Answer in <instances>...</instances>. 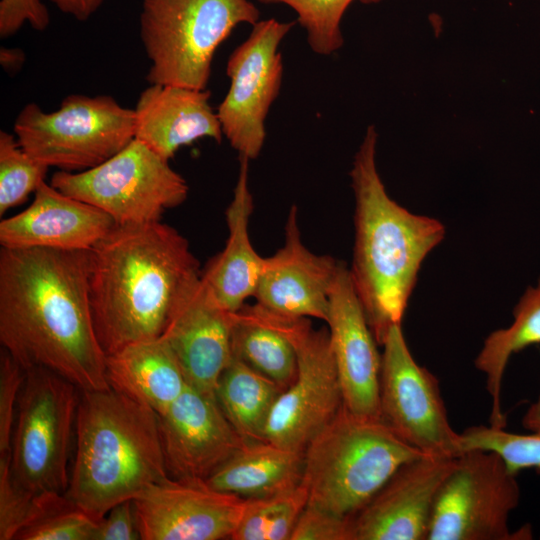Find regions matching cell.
<instances>
[{
	"mask_svg": "<svg viewBox=\"0 0 540 540\" xmlns=\"http://www.w3.org/2000/svg\"><path fill=\"white\" fill-rule=\"evenodd\" d=\"M90 251L0 250L2 349L82 391L110 388L90 306Z\"/></svg>",
	"mask_w": 540,
	"mask_h": 540,
	"instance_id": "obj_1",
	"label": "cell"
},
{
	"mask_svg": "<svg viewBox=\"0 0 540 540\" xmlns=\"http://www.w3.org/2000/svg\"><path fill=\"white\" fill-rule=\"evenodd\" d=\"M200 273L175 228L160 220L116 224L90 251V306L105 354L161 337L178 297Z\"/></svg>",
	"mask_w": 540,
	"mask_h": 540,
	"instance_id": "obj_2",
	"label": "cell"
},
{
	"mask_svg": "<svg viewBox=\"0 0 540 540\" xmlns=\"http://www.w3.org/2000/svg\"><path fill=\"white\" fill-rule=\"evenodd\" d=\"M377 132L369 126L350 172L355 243L349 269L369 327L382 345L401 324L426 256L443 240V224L416 215L387 194L376 167Z\"/></svg>",
	"mask_w": 540,
	"mask_h": 540,
	"instance_id": "obj_3",
	"label": "cell"
},
{
	"mask_svg": "<svg viewBox=\"0 0 540 540\" xmlns=\"http://www.w3.org/2000/svg\"><path fill=\"white\" fill-rule=\"evenodd\" d=\"M167 477L158 414L112 388L80 390L65 496L100 521Z\"/></svg>",
	"mask_w": 540,
	"mask_h": 540,
	"instance_id": "obj_4",
	"label": "cell"
},
{
	"mask_svg": "<svg viewBox=\"0 0 540 540\" xmlns=\"http://www.w3.org/2000/svg\"><path fill=\"white\" fill-rule=\"evenodd\" d=\"M423 455L380 418L343 405L305 448L301 484L308 504L353 519L403 464Z\"/></svg>",
	"mask_w": 540,
	"mask_h": 540,
	"instance_id": "obj_5",
	"label": "cell"
},
{
	"mask_svg": "<svg viewBox=\"0 0 540 540\" xmlns=\"http://www.w3.org/2000/svg\"><path fill=\"white\" fill-rule=\"evenodd\" d=\"M249 0H142L140 38L149 84L206 89L218 46L241 23L254 25Z\"/></svg>",
	"mask_w": 540,
	"mask_h": 540,
	"instance_id": "obj_6",
	"label": "cell"
},
{
	"mask_svg": "<svg viewBox=\"0 0 540 540\" xmlns=\"http://www.w3.org/2000/svg\"><path fill=\"white\" fill-rule=\"evenodd\" d=\"M20 146L48 167L80 172L105 162L135 135L134 109L113 97L72 94L56 111L25 105L14 122Z\"/></svg>",
	"mask_w": 540,
	"mask_h": 540,
	"instance_id": "obj_7",
	"label": "cell"
},
{
	"mask_svg": "<svg viewBox=\"0 0 540 540\" xmlns=\"http://www.w3.org/2000/svg\"><path fill=\"white\" fill-rule=\"evenodd\" d=\"M79 391L48 369L25 370L9 463L12 479L25 489L65 494Z\"/></svg>",
	"mask_w": 540,
	"mask_h": 540,
	"instance_id": "obj_8",
	"label": "cell"
},
{
	"mask_svg": "<svg viewBox=\"0 0 540 540\" xmlns=\"http://www.w3.org/2000/svg\"><path fill=\"white\" fill-rule=\"evenodd\" d=\"M50 184L103 210L117 225L159 221L165 210L181 205L189 191L169 160L137 139L94 168L55 172Z\"/></svg>",
	"mask_w": 540,
	"mask_h": 540,
	"instance_id": "obj_9",
	"label": "cell"
},
{
	"mask_svg": "<svg viewBox=\"0 0 540 540\" xmlns=\"http://www.w3.org/2000/svg\"><path fill=\"white\" fill-rule=\"evenodd\" d=\"M520 501L516 475L493 451L473 449L455 458L436 496L426 540L526 539L511 533L510 513Z\"/></svg>",
	"mask_w": 540,
	"mask_h": 540,
	"instance_id": "obj_10",
	"label": "cell"
},
{
	"mask_svg": "<svg viewBox=\"0 0 540 540\" xmlns=\"http://www.w3.org/2000/svg\"><path fill=\"white\" fill-rule=\"evenodd\" d=\"M267 312L294 346L297 373L272 408L264 440L304 452L310 441L343 407L328 329H315L310 318Z\"/></svg>",
	"mask_w": 540,
	"mask_h": 540,
	"instance_id": "obj_11",
	"label": "cell"
},
{
	"mask_svg": "<svg viewBox=\"0 0 540 540\" xmlns=\"http://www.w3.org/2000/svg\"><path fill=\"white\" fill-rule=\"evenodd\" d=\"M379 417L400 439L425 455L463 453L460 433L448 420L438 379L413 358L401 324L382 343Z\"/></svg>",
	"mask_w": 540,
	"mask_h": 540,
	"instance_id": "obj_12",
	"label": "cell"
},
{
	"mask_svg": "<svg viewBox=\"0 0 540 540\" xmlns=\"http://www.w3.org/2000/svg\"><path fill=\"white\" fill-rule=\"evenodd\" d=\"M293 26L274 18L259 20L227 61L230 87L216 112L223 135L249 160L257 158L264 145L265 119L283 77L278 47Z\"/></svg>",
	"mask_w": 540,
	"mask_h": 540,
	"instance_id": "obj_13",
	"label": "cell"
},
{
	"mask_svg": "<svg viewBox=\"0 0 540 540\" xmlns=\"http://www.w3.org/2000/svg\"><path fill=\"white\" fill-rule=\"evenodd\" d=\"M132 501L142 540H220L231 539L246 499L169 476Z\"/></svg>",
	"mask_w": 540,
	"mask_h": 540,
	"instance_id": "obj_14",
	"label": "cell"
},
{
	"mask_svg": "<svg viewBox=\"0 0 540 540\" xmlns=\"http://www.w3.org/2000/svg\"><path fill=\"white\" fill-rule=\"evenodd\" d=\"M231 314L221 306L200 273L183 289L161 335L188 384L212 397L232 357Z\"/></svg>",
	"mask_w": 540,
	"mask_h": 540,
	"instance_id": "obj_15",
	"label": "cell"
},
{
	"mask_svg": "<svg viewBox=\"0 0 540 540\" xmlns=\"http://www.w3.org/2000/svg\"><path fill=\"white\" fill-rule=\"evenodd\" d=\"M158 416L166 468L172 478L206 480L247 442L216 398L189 384Z\"/></svg>",
	"mask_w": 540,
	"mask_h": 540,
	"instance_id": "obj_16",
	"label": "cell"
},
{
	"mask_svg": "<svg viewBox=\"0 0 540 540\" xmlns=\"http://www.w3.org/2000/svg\"><path fill=\"white\" fill-rule=\"evenodd\" d=\"M455 458L423 455L403 464L353 518L352 540H426Z\"/></svg>",
	"mask_w": 540,
	"mask_h": 540,
	"instance_id": "obj_17",
	"label": "cell"
},
{
	"mask_svg": "<svg viewBox=\"0 0 540 540\" xmlns=\"http://www.w3.org/2000/svg\"><path fill=\"white\" fill-rule=\"evenodd\" d=\"M326 323L344 407L357 415L380 418L381 354L343 262L330 293Z\"/></svg>",
	"mask_w": 540,
	"mask_h": 540,
	"instance_id": "obj_18",
	"label": "cell"
},
{
	"mask_svg": "<svg viewBox=\"0 0 540 540\" xmlns=\"http://www.w3.org/2000/svg\"><path fill=\"white\" fill-rule=\"evenodd\" d=\"M339 261L305 247L292 205L285 224V240L272 256L264 258L254 294L256 304L285 317L316 318L326 322L330 293Z\"/></svg>",
	"mask_w": 540,
	"mask_h": 540,
	"instance_id": "obj_19",
	"label": "cell"
},
{
	"mask_svg": "<svg viewBox=\"0 0 540 540\" xmlns=\"http://www.w3.org/2000/svg\"><path fill=\"white\" fill-rule=\"evenodd\" d=\"M115 225L103 210L44 181L25 210L1 220L0 245L9 249L90 251Z\"/></svg>",
	"mask_w": 540,
	"mask_h": 540,
	"instance_id": "obj_20",
	"label": "cell"
},
{
	"mask_svg": "<svg viewBox=\"0 0 540 540\" xmlns=\"http://www.w3.org/2000/svg\"><path fill=\"white\" fill-rule=\"evenodd\" d=\"M209 99L207 89L149 84L134 108V139L166 160L181 146L201 138L220 143L224 135Z\"/></svg>",
	"mask_w": 540,
	"mask_h": 540,
	"instance_id": "obj_21",
	"label": "cell"
},
{
	"mask_svg": "<svg viewBox=\"0 0 540 540\" xmlns=\"http://www.w3.org/2000/svg\"><path fill=\"white\" fill-rule=\"evenodd\" d=\"M240 167L233 198L226 210L228 237L224 249L207 264L202 279L221 306L236 312L254 297L264 265L251 244L249 219L253 197L248 183L249 159L239 156Z\"/></svg>",
	"mask_w": 540,
	"mask_h": 540,
	"instance_id": "obj_22",
	"label": "cell"
},
{
	"mask_svg": "<svg viewBox=\"0 0 540 540\" xmlns=\"http://www.w3.org/2000/svg\"><path fill=\"white\" fill-rule=\"evenodd\" d=\"M110 388L140 402L158 415L188 386L168 343L162 338L136 342L107 355Z\"/></svg>",
	"mask_w": 540,
	"mask_h": 540,
	"instance_id": "obj_23",
	"label": "cell"
},
{
	"mask_svg": "<svg viewBox=\"0 0 540 540\" xmlns=\"http://www.w3.org/2000/svg\"><path fill=\"white\" fill-rule=\"evenodd\" d=\"M303 467V451L266 440L247 441L205 481L215 490L255 499L301 485Z\"/></svg>",
	"mask_w": 540,
	"mask_h": 540,
	"instance_id": "obj_24",
	"label": "cell"
},
{
	"mask_svg": "<svg viewBox=\"0 0 540 540\" xmlns=\"http://www.w3.org/2000/svg\"><path fill=\"white\" fill-rule=\"evenodd\" d=\"M232 356L278 384L283 390L297 373L293 344L268 312L245 304L231 314Z\"/></svg>",
	"mask_w": 540,
	"mask_h": 540,
	"instance_id": "obj_25",
	"label": "cell"
},
{
	"mask_svg": "<svg viewBox=\"0 0 540 540\" xmlns=\"http://www.w3.org/2000/svg\"><path fill=\"white\" fill-rule=\"evenodd\" d=\"M513 317L509 327L487 336L475 359L476 368L486 376V387L492 399L490 425L498 428L506 425L501 390L507 363L513 354L540 344V278L535 285L526 288L513 309Z\"/></svg>",
	"mask_w": 540,
	"mask_h": 540,
	"instance_id": "obj_26",
	"label": "cell"
},
{
	"mask_svg": "<svg viewBox=\"0 0 540 540\" xmlns=\"http://www.w3.org/2000/svg\"><path fill=\"white\" fill-rule=\"evenodd\" d=\"M283 389L271 379L231 357L215 390L224 415L245 441L264 440V430Z\"/></svg>",
	"mask_w": 540,
	"mask_h": 540,
	"instance_id": "obj_27",
	"label": "cell"
},
{
	"mask_svg": "<svg viewBox=\"0 0 540 540\" xmlns=\"http://www.w3.org/2000/svg\"><path fill=\"white\" fill-rule=\"evenodd\" d=\"M308 503L301 485L275 495L246 499L232 540H290Z\"/></svg>",
	"mask_w": 540,
	"mask_h": 540,
	"instance_id": "obj_28",
	"label": "cell"
},
{
	"mask_svg": "<svg viewBox=\"0 0 540 540\" xmlns=\"http://www.w3.org/2000/svg\"><path fill=\"white\" fill-rule=\"evenodd\" d=\"M10 455L0 456V540L17 535L67 503L65 494L37 493L17 484L9 471Z\"/></svg>",
	"mask_w": 540,
	"mask_h": 540,
	"instance_id": "obj_29",
	"label": "cell"
},
{
	"mask_svg": "<svg viewBox=\"0 0 540 540\" xmlns=\"http://www.w3.org/2000/svg\"><path fill=\"white\" fill-rule=\"evenodd\" d=\"M49 167L30 156L15 134L0 131V215L23 204L45 181Z\"/></svg>",
	"mask_w": 540,
	"mask_h": 540,
	"instance_id": "obj_30",
	"label": "cell"
},
{
	"mask_svg": "<svg viewBox=\"0 0 540 540\" xmlns=\"http://www.w3.org/2000/svg\"><path fill=\"white\" fill-rule=\"evenodd\" d=\"M265 4H284L297 14L307 34L310 48L317 54L330 55L343 45L342 17L355 0H257ZM376 3L380 0H359Z\"/></svg>",
	"mask_w": 540,
	"mask_h": 540,
	"instance_id": "obj_31",
	"label": "cell"
},
{
	"mask_svg": "<svg viewBox=\"0 0 540 540\" xmlns=\"http://www.w3.org/2000/svg\"><path fill=\"white\" fill-rule=\"evenodd\" d=\"M460 434L464 451H493L515 475L525 469L540 471L539 434H518L491 425L471 426Z\"/></svg>",
	"mask_w": 540,
	"mask_h": 540,
	"instance_id": "obj_32",
	"label": "cell"
},
{
	"mask_svg": "<svg viewBox=\"0 0 540 540\" xmlns=\"http://www.w3.org/2000/svg\"><path fill=\"white\" fill-rule=\"evenodd\" d=\"M98 523L68 499L63 506L21 531L15 540H94Z\"/></svg>",
	"mask_w": 540,
	"mask_h": 540,
	"instance_id": "obj_33",
	"label": "cell"
},
{
	"mask_svg": "<svg viewBox=\"0 0 540 540\" xmlns=\"http://www.w3.org/2000/svg\"><path fill=\"white\" fill-rule=\"evenodd\" d=\"M24 378L25 369L2 349L0 355V456L10 455L16 408Z\"/></svg>",
	"mask_w": 540,
	"mask_h": 540,
	"instance_id": "obj_34",
	"label": "cell"
},
{
	"mask_svg": "<svg viewBox=\"0 0 540 540\" xmlns=\"http://www.w3.org/2000/svg\"><path fill=\"white\" fill-rule=\"evenodd\" d=\"M352 520L307 503L290 540H352Z\"/></svg>",
	"mask_w": 540,
	"mask_h": 540,
	"instance_id": "obj_35",
	"label": "cell"
},
{
	"mask_svg": "<svg viewBox=\"0 0 540 540\" xmlns=\"http://www.w3.org/2000/svg\"><path fill=\"white\" fill-rule=\"evenodd\" d=\"M50 22L48 9L41 0H0V36L7 38L17 33L25 23L38 31Z\"/></svg>",
	"mask_w": 540,
	"mask_h": 540,
	"instance_id": "obj_36",
	"label": "cell"
},
{
	"mask_svg": "<svg viewBox=\"0 0 540 540\" xmlns=\"http://www.w3.org/2000/svg\"><path fill=\"white\" fill-rule=\"evenodd\" d=\"M141 539L132 500L112 507L99 521L94 540Z\"/></svg>",
	"mask_w": 540,
	"mask_h": 540,
	"instance_id": "obj_37",
	"label": "cell"
},
{
	"mask_svg": "<svg viewBox=\"0 0 540 540\" xmlns=\"http://www.w3.org/2000/svg\"><path fill=\"white\" fill-rule=\"evenodd\" d=\"M62 13L78 21L88 20L102 5L103 0H48Z\"/></svg>",
	"mask_w": 540,
	"mask_h": 540,
	"instance_id": "obj_38",
	"label": "cell"
},
{
	"mask_svg": "<svg viewBox=\"0 0 540 540\" xmlns=\"http://www.w3.org/2000/svg\"><path fill=\"white\" fill-rule=\"evenodd\" d=\"M25 61L24 52L17 48H1L0 63L8 72H14L21 68Z\"/></svg>",
	"mask_w": 540,
	"mask_h": 540,
	"instance_id": "obj_39",
	"label": "cell"
},
{
	"mask_svg": "<svg viewBox=\"0 0 540 540\" xmlns=\"http://www.w3.org/2000/svg\"><path fill=\"white\" fill-rule=\"evenodd\" d=\"M522 425L529 433L540 435V395L524 414Z\"/></svg>",
	"mask_w": 540,
	"mask_h": 540,
	"instance_id": "obj_40",
	"label": "cell"
}]
</instances>
